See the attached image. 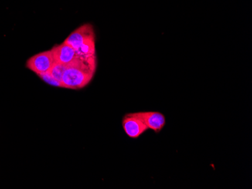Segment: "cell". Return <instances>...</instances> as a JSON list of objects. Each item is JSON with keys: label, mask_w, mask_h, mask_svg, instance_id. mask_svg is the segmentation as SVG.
<instances>
[{"label": "cell", "mask_w": 252, "mask_h": 189, "mask_svg": "<svg viewBox=\"0 0 252 189\" xmlns=\"http://www.w3.org/2000/svg\"><path fill=\"white\" fill-rule=\"evenodd\" d=\"M38 76H39L41 80H43L44 81H45L47 84H50V85L55 86V87H63L62 83L55 80V78L52 77L49 72H48V73L38 75Z\"/></svg>", "instance_id": "9"}, {"label": "cell", "mask_w": 252, "mask_h": 189, "mask_svg": "<svg viewBox=\"0 0 252 189\" xmlns=\"http://www.w3.org/2000/svg\"><path fill=\"white\" fill-rule=\"evenodd\" d=\"M97 70V57H85L79 56L66 65L62 78L63 87L68 89L83 88L87 86L94 77Z\"/></svg>", "instance_id": "1"}, {"label": "cell", "mask_w": 252, "mask_h": 189, "mask_svg": "<svg viewBox=\"0 0 252 189\" xmlns=\"http://www.w3.org/2000/svg\"><path fill=\"white\" fill-rule=\"evenodd\" d=\"M55 63L51 51H46L33 55L28 60L26 66L36 75H40L49 72Z\"/></svg>", "instance_id": "3"}, {"label": "cell", "mask_w": 252, "mask_h": 189, "mask_svg": "<svg viewBox=\"0 0 252 189\" xmlns=\"http://www.w3.org/2000/svg\"><path fill=\"white\" fill-rule=\"evenodd\" d=\"M51 52L56 63H62L66 66L73 61L78 56L76 51L65 42L62 45L55 46L51 50Z\"/></svg>", "instance_id": "5"}, {"label": "cell", "mask_w": 252, "mask_h": 189, "mask_svg": "<svg viewBox=\"0 0 252 189\" xmlns=\"http://www.w3.org/2000/svg\"><path fill=\"white\" fill-rule=\"evenodd\" d=\"M123 128L130 138L137 139L148 130L141 112L127 114L123 119Z\"/></svg>", "instance_id": "2"}, {"label": "cell", "mask_w": 252, "mask_h": 189, "mask_svg": "<svg viewBox=\"0 0 252 189\" xmlns=\"http://www.w3.org/2000/svg\"><path fill=\"white\" fill-rule=\"evenodd\" d=\"M94 36L93 27L89 24H86L73 31L71 34L66 38L64 42L76 51L85 41Z\"/></svg>", "instance_id": "4"}, {"label": "cell", "mask_w": 252, "mask_h": 189, "mask_svg": "<svg viewBox=\"0 0 252 189\" xmlns=\"http://www.w3.org/2000/svg\"><path fill=\"white\" fill-rule=\"evenodd\" d=\"M76 53L79 56L85 57H93L96 55L95 36L85 41L76 50Z\"/></svg>", "instance_id": "7"}, {"label": "cell", "mask_w": 252, "mask_h": 189, "mask_svg": "<svg viewBox=\"0 0 252 189\" xmlns=\"http://www.w3.org/2000/svg\"><path fill=\"white\" fill-rule=\"evenodd\" d=\"M141 116L148 129L158 133L165 125V117L158 112H141Z\"/></svg>", "instance_id": "6"}, {"label": "cell", "mask_w": 252, "mask_h": 189, "mask_svg": "<svg viewBox=\"0 0 252 189\" xmlns=\"http://www.w3.org/2000/svg\"><path fill=\"white\" fill-rule=\"evenodd\" d=\"M65 69H66V65L55 62L49 73L52 77L55 78V80L62 82Z\"/></svg>", "instance_id": "8"}]
</instances>
